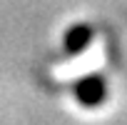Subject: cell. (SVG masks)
<instances>
[{
    "label": "cell",
    "mask_w": 127,
    "mask_h": 125,
    "mask_svg": "<svg viewBox=\"0 0 127 125\" xmlns=\"http://www.w3.org/2000/svg\"><path fill=\"white\" fill-rule=\"evenodd\" d=\"M75 95H77V100H80L82 105L95 108V105H100V103L105 100V80H102L100 75H90V78H85V80L77 83Z\"/></svg>",
    "instance_id": "obj_1"
},
{
    "label": "cell",
    "mask_w": 127,
    "mask_h": 125,
    "mask_svg": "<svg viewBox=\"0 0 127 125\" xmlns=\"http://www.w3.org/2000/svg\"><path fill=\"white\" fill-rule=\"evenodd\" d=\"M90 28H85V25H77V28H72L70 33H67V38H65V48H67V53H80L87 43H90Z\"/></svg>",
    "instance_id": "obj_2"
}]
</instances>
